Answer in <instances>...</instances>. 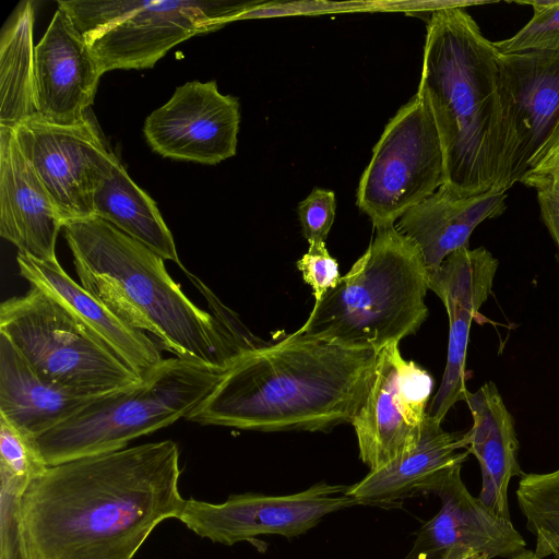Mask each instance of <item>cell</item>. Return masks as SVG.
I'll list each match as a JSON object with an SVG mask.
<instances>
[{
	"label": "cell",
	"mask_w": 559,
	"mask_h": 559,
	"mask_svg": "<svg viewBox=\"0 0 559 559\" xmlns=\"http://www.w3.org/2000/svg\"><path fill=\"white\" fill-rule=\"evenodd\" d=\"M179 449L164 440L48 466L20 498L32 559H132L179 519Z\"/></svg>",
	"instance_id": "6da1fadb"
},
{
	"label": "cell",
	"mask_w": 559,
	"mask_h": 559,
	"mask_svg": "<svg viewBox=\"0 0 559 559\" xmlns=\"http://www.w3.org/2000/svg\"><path fill=\"white\" fill-rule=\"evenodd\" d=\"M377 353L295 333L239 354L186 417L254 431H324L350 424Z\"/></svg>",
	"instance_id": "7a4b0ae2"
},
{
	"label": "cell",
	"mask_w": 559,
	"mask_h": 559,
	"mask_svg": "<svg viewBox=\"0 0 559 559\" xmlns=\"http://www.w3.org/2000/svg\"><path fill=\"white\" fill-rule=\"evenodd\" d=\"M62 229L81 286L176 357L226 368L265 343L204 285L212 310L194 305L160 255L109 222L90 216L66 222Z\"/></svg>",
	"instance_id": "3957f363"
},
{
	"label": "cell",
	"mask_w": 559,
	"mask_h": 559,
	"mask_svg": "<svg viewBox=\"0 0 559 559\" xmlns=\"http://www.w3.org/2000/svg\"><path fill=\"white\" fill-rule=\"evenodd\" d=\"M465 9L431 12L417 91L440 138L441 187L461 198L502 191L504 155L498 50Z\"/></svg>",
	"instance_id": "277c9868"
},
{
	"label": "cell",
	"mask_w": 559,
	"mask_h": 559,
	"mask_svg": "<svg viewBox=\"0 0 559 559\" xmlns=\"http://www.w3.org/2000/svg\"><path fill=\"white\" fill-rule=\"evenodd\" d=\"M428 290L418 246L395 225L377 229L366 252L294 333L378 353L419 330L428 317Z\"/></svg>",
	"instance_id": "5b68a950"
},
{
	"label": "cell",
	"mask_w": 559,
	"mask_h": 559,
	"mask_svg": "<svg viewBox=\"0 0 559 559\" xmlns=\"http://www.w3.org/2000/svg\"><path fill=\"white\" fill-rule=\"evenodd\" d=\"M226 368L179 357L163 359L142 380L100 396L35 438L48 466L126 449L141 436L185 418Z\"/></svg>",
	"instance_id": "8992f818"
},
{
	"label": "cell",
	"mask_w": 559,
	"mask_h": 559,
	"mask_svg": "<svg viewBox=\"0 0 559 559\" xmlns=\"http://www.w3.org/2000/svg\"><path fill=\"white\" fill-rule=\"evenodd\" d=\"M0 334L39 376L79 394L103 396L142 380L66 306L36 286L2 301Z\"/></svg>",
	"instance_id": "52a82bcc"
},
{
	"label": "cell",
	"mask_w": 559,
	"mask_h": 559,
	"mask_svg": "<svg viewBox=\"0 0 559 559\" xmlns=\"http://www.w3.org/2000/svg\"><path fill=\"white\" fill-rule=\"evenodd\" d=\"M444 181L443 152L433 117L416 93L389 120L373 146L356 204L376 229L393 226Z\"/></svg>",
	"instance_id": "ba28073f"
},
{
	"label": "cell",
	"mask_w": 559,
	"mask_h": 559,
	"mask_svg": "<svg viewBox=\"0 0 559 559\" xmlns=\"http://www.w3.org/2000/svg\"><path fill=\"white\" fill-rule=\"evenodd\" d=\"M13 130L63 222L93 216L94 195L119 159L91 109L75 123L58 124L35 115Z\"/></svg>",
	"instance_id": "9c48e42d"
},
{
	"label": "cell",
	"mask_w": 559,
	"mask_h": 559,
	"mask_svg": "<svg viewBox=\"0 0 559 559\" xmlns=\"http://www.w3.org/2000/svg\"><path fill=\"white\" fill-rule=\"evenodd\" d=\"M507 192L559 135V49L498 51Z\"/></svg>",
	"instance_id": "30bf717a"
},
{
	"label": "cell",
	"mask_w": 559,
	"mask_h": 559,
	"mask_svg": "<svg viewBox=\"0 0 559 559\" xmlns=\"http://www.w3.org/2000/svg\"><path fill=\"white\" fill-rule=\"evenodd\" d=\"M432 389L430 373L404 359L399 343L377 353L368 392L350 421L359 457L370 471L418 444Z\"/></svg>",
	"instance_id": "8fae6325"
},
{
	"label": "cell",
	"mask_w": 559,
	"mask_h": 559,
	"mask_svg": "<svg viewBox=\"0 0 559 559\" xmlns=\"http://www.w3.org/2000/svg\"><path fill=\"white\" fill-rule=\"evenodd\" d=\"M263 0H143L116 24L86 39L102 74L150 69L186 39L216 31Z\"/></svg>",
	"instance_id": "7c38bea8"
},
{
	"label": "cell",
	"mask_w": 559,
	"mask_h": 559,
	"mask_svg": "<svg viewBox=\"0 0 559 559\" xmlns=\"http://www.w3.org/2000/svg\"><path fill=\"white\" fill-rule=\"evenodd\" d=\"M349 486L318 483L286 495H231L225 502L186 500L179 520L198 536L231 546L260 535L287 538L306 533L325 515L354 506Z\"/></svg>",
	"instance_id": "4fadbf2b"
},
{
	"label": "cell",
	"mask_w": 559,
	"mask_h": 559,
	"mask_svg": "<svg viewBox=\"0 0 559 559\" xmlns=\"http://www.w3.org/2000/svg\"><path fill=\"white\" fill-rule=\"evenodd\" d=\"M239 100L216 81L187 82L144 122V136L163 157L216 165L237 151Z\"/></svg>",
	"instance_id": "5bb4252c"
},
{
	"label": "cell",
	"mask_w": 559,
	"mask_h": 559,
	"mask_svg": "<svg viewBox=\"0 0 559 559\" xmlns=\"http://www.w3.org/2000/svg\"><path fill=\"white\" fill-rule=\"evenodd\" d=\"M461 469L462 464L449 468L432 489L441 508L419 528L404 559H462L472 554L510 559L525 550L526 543L510 519L469 493Z\"/></svg>",
	"instance_id": "9a60e30c"
},
{
	"label": "cell",
	"mask_w": 559,
	"mask_h": 559,
	"mask_svg": "<svg viewBox=\"0 0 559 559\" xmlns=\"http://www.w3.org/2000/svg\"><path fill=\"white\" fill-rule=\"evenodd\" d=\"M498 265V260L484 247H464L429 272V289L440 298L449 318L445 368L427 409V415L440 423L468 392L465 366L469 330L491 294Z\"/></svg>",
	"instance_id": "2e32d148"
},
{
	"label": "cell",
	"mask_w": 559,
	"mask_h": 559,
	"mask_svg": "<svg viewBox=\"0 0 559 559\" xmlns=\"http://www.w3.org/2000/svg\"><path fill=\"white\" fill-rule=\"evenodd\" d=\"M102 75L88 44L58 8L34 49L37 115L58 124L80 121L93 104Z\"/></svg>",
	"instance_id": "e0dca14e"
},
{
	"label": "cell",
	"mask_w": 559,
	"mask_h": 559,
	"mask_svg": "<svg viewBox=\"0 0 559 559\" xmlns=\"http://www.w3.org/2000/svg\"><path fill=\"white\" fill-rule=\"evenodd\" d=\"M63 218L23 155L14 130L0 127V236L19 253L56 259Z\"/></svg>",
	"instance_id": "ac0fdd59"
},
{
	"label": "cell",
	"mask_w": 559,
	"mask_h": 559,
	"mask_svg": "<svg viewBox=\"0 0 559 559\" xmlns=\"http://www.w3.org/2000/svg\"><path fill=\"white\" fill-rule=\"evenodd\" d=\"M20 274L66 306L123 364L143 378L164 358L147 333L123 322L62 269L57 258L40 260L17 253Z\"/></svg>",
	"instance_id": "d6986e66"
},
{
	"label": "cell",
	"mask_w": 559,
	"mask_h": 559,
	"mask_svg": "<svg viewBox=\"0 0 559 559\" xmlns=\"http://www.w3.org/2000/svg\"><path fill=\"white\" fill-rule=\"evenodd\" d=\"M464 433L450 432L426 416L418 444L385 466L370 471L349 486L347 495L357 504L382 509L400 508L406 499L429 495L451 467L466 461Z\"/></svg>",
	"instance_id": "ffe728a7"
},
{
	"label": "cell",
	"mask_w": 559,
	"mask_h": 559,
	"mask_svg": "<svg viewBox=\"0 0 559 559\" xmlns=\"http://www.w3.org/2000/svg\"><path fill=\"white\" fill-rule=\"evenodd\" d=\"M464 402L473 419L471 429L464 432V443L477 459L481 473L478 499L496 514L510 519L509 484L512 477L523 474L514 419L492 381L475 392L468 391Z\"/></svg>",
	"instance_id": "44dd1931"
},
{
	"label": "cell",
	"mask_w": 559,
	"mask_h": 559,
	"mask_svg": "<svg viewBox=\"0 0 559 559\" xmlns=\"http://www.w3.org/2000/svg\"><path fill=\"white\" fill-rule=\"evenodd\" d=\"M506 200L507 192L502 191L461 198L440 187L404 213L395 227L418 246L432 272L449 254L468 247L469 237L480 223L500 216L506 211Z\"/></svg>",
	"instance_id": "7402d4cb"
},
{
	"label": "cell",
	"mask_w": 559,
	"mask_h": 559,
	"mask_svg": "<svg viewBox=\"0 0 559 559\" xmlns=\"http://www.w3.org/2000/svg\"><path fill=\"white\" fill-rule=\"evenodd\" d=\"M98 397L44 379L0 334V415L24 433L36 438Z\"/></svg>",
	"instance_id": "603a6c76"
},
{
	"label": "cell",
	"mask_w": 559,
	"mask_h": 559,
	"mask_svg": "<svg viewBox=\"0 0 559 559\" xmlns=\"http://www.w3.org/2000/svg\"><path fill=\"white\" fill-rule=\"evenodd\" d=\"M93 216L109 222L164 260L180 265L173 234L157 204L131 179L120 162L96 191Z\"/></svg>",
	"instance_id": "cb8c5ba5"
},
{
	"label": "cell",
	"mask_w": 559,
	"mask_h": 559,
	"mask_svg": "<svg viewBox=\"0 0 559 559\" xmlns=\"http://www.w3.org/2000/svg\"><path fill=\"white\" fill-rule=\"evenodd\" d=\"M34 2L22 1L0 38V127L15 128L37 115L34 97Z\"/></svg>",
	"instance_id": "d4e9b609"
},
{
	"label": "cell",
	"mask_w": 559,
	"mask_h": 559,
	"mask_svg": "<svg viewBox=\"0 0 559 559\" xmlns=\"http://www.w3.org/2000/svg\"><path fill=\"white\" fill-rule=\"evenodd\" d=\"M527 530L535 536L534 554L559 559V468L522 474L516 489Z\"/></svg>",
	"instance_id": "484cf974"
},
{
	"label": "cell",
	"mask_w": 559,
	"mask_h": 559,
	"mask_svg": "<svg viewBox=\"0 0 559 559\" xmlns=\"http://www.w3.org/2000/svg\"><path fill=\"white\" fill-rule=\"evenodd\" d=\"M47 467L35 438L0 415V475L26 488Z\"/></svg>",
	"instance_id": "4316f807"
},
{
	"label": "cell",
	"mask_w": 559,
	"mask_h": 559,
	"mask_svg": "<svg viewBox=\"0 0 559 559\" xmlns=\"http://www.w3.org/2000/svg\"><path fill=\"white\" fill-rule=\"evenodd\" d=\"M533 8L532 19L512 37L493 41L501 53L559 49V0L515 1Z\"/></svg>",
	"instance_id": "83f0119b"
},
{
	"label": "cell",
	"mask_w": 559,
	"mask_h": 559,
	"mask_svg": "<svg viewBox=\"0 0 559 559\" xmlns=\"http://www.w3.org/2000/svg\"><path fill=\"white\" fill-rule=\"evenodd\" d=\"M143 0H61L62 9L78 32L88 39L139 9Z\"/></svg>",
	"instance_id": "f1b7e54d"
},
{
	"label": "cell",
	"mask_w": 559,
	"mask_h": 559,
	"mask_svg": "<svg viewBox=\"0 0 559 559\" xmlns=\"http://www.w3.org/2000/svg\"><path fill=\"white\" fill-rule=\"evenodd\" d=\"M0 559H32L20 521L24 488L0 477Z\"/></svg>",
	"instance_id": "f546056e"
},
{
	"label": "cell",
	"mask_w": 559,
	"mask_h": 559,
	"mask_svg": "<svg viewBox=\"0 0 559 559\" xmlns=\"http://www.w3.org/2000/svg\"><path fill=\"white\" fill-rule=\"evenodd\" d=\"M378 9V2H333V1H262L242 13L238 20L269 19L290 15H313L335 12H352Z\"/></svg>",
	"instance_id": "4dcf8cb0"
},
{
	"label": "cell",
	"mask_w": 559,
	"mask_h": 559,
	"mask_svg": "<svg viewBox=\"0 0 559 559\" xmlns=\"http://www.w3.org/2000/svg\"><path fill=\"white\" fill-rule=\"evenodd\" d=\"M336 199L332 190L314 188L299 202L297 215L308 243L325 242L335 219Z\"/></svg>",
	"instance_id": "1f68e13d"
},
{
	"label": "cell",
	"mask_w": 559,
	"mask_h": 559,
	"mask_svg": "<svg viewBox=\"0 0 559 559\" xmlns=\"http://www.w3.org/2000/svg\"><path fill=\"white\" fill-rule=\"evenodd\" d=\"M296 266L304 282L312 288L316 302L334 289L341 278L338 263L330 254L325 242L309 243L308 251L296 262Z\"/></svg>",
	"instance_id": "d6a6232c"
},
{
	"label": "cell",
	"mask_w": 559,
	"mask_h": 559,
	"mask_svg": "<svg viewBox=\"0 0 559 559\" xmlns=\"http://www.w3.org/2000/svg\"><path fill=\"white\" fill-rule=\"evenodd\" d=\"M559 170V135L544 156L522 178L546 177ZM521 180V181H522Z\"/></svg>",
	"instance_id": "836d02e7"
},
{
	"label": "cell",
	"mask_w": 559,
	"mask_h": 559,
	"mask_svg": "<svg viewBox=\"0 0 559 559\" xmlns=\"http://www.w3.org/2000/svg\"><path fill=\"white\" fill-rule=\"evenodd\" d=\"M543 219L556 242L559 253V206L546 194L537 192Z\"/></svg>",
	"instance_id": "e575fe53"
},
{
	"label": "cell",
	"mask_w": 559,
	"mask_h": 559,
	"mask_svg": "<svg viewBox=\"0 0 559 559\" xmlns=\"http://www.w3.org/2000/svg\"><path fill=\"white\" fill-rule=\"evenodd\" d=\"M521 182L546 194L559 206V170L546 177L525 178Z\"/></svg>",
	"instance_id": "d590c367"
},
{
	"label": "cell",
	"mask_w": 559,
	"mask_h": 559,
	"mask_svg": "<svg viewBox=\"0 0 559 559\" xmlns=\"http://www.w3.org/2000/svg\"><path fill=\"white\" fill-rule=\"evenodd\" d=\"M510 559H540L538 558L533 550H523L522 552L513 556Z\"/></svg>",
	"instance_id": "8d00e7d4"
},
{
	"label": "cell",
	"mask_w": 559,
	"mask_h": 559,
	"mask_svg": "<svg viewBox=\"0 0 559 559\" xmlns=\"http://www.w3.org/2000/svg\"><path fill=\"white\" fill-rule=\"evenodd\" d=\"M462 559H488V557L484 554H472Z\"/></svg>",
	"instance_id": "74e56055"
}]
</instances>
